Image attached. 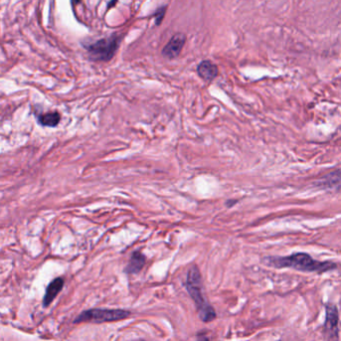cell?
<instances>
[{
    "label": "cell",
    "instance_id": "6da1fadb",
    "mask_svg": "<svg viewBox=\"0 0 341 341\" xmlns=\"http://www.w3.org/2000/svg\"><path fill=\"white\" fill-rule=\"evenodd\" d=\"M267 265L275 268H292L301 272H327L337 268L332 261H319L313 259L309 254L298 252L289 256H270L265 258Z\"/></svg>",
    "mask_w": 341,
    "mask_h": 341
},
{
    "label": "cell",
    "instance_id": "7a4b0ae2",
    "mask_svg": "<svg viewBox=\"0 0 341 341\" xmlns=\"http://www.w3.org/2000/svg\"><path fill=\"white\" fill-rule=\"evenodd\" d=\"M185 287L188 294L195 303L200 319L204 322H210L216 319L215 310L207 301L203 294L202 277L199 269L196 266H192L188 270Z\"/></svg>",
    "mask_w": 341,
    "mask_h": 341
},
{
    "label": "cell",
    "instance_id": "3957f363",
    "mask_svg": "<svg viewBox=\"0 0 341 341\" xmlns=\"http://www.w3.org/2000/svg\"><path fill=\"white\" fill-rule=\"evenodd\" d=\"M120 42L121 37L118 34H113L83 46L92 61H108L118 50Z\"/></svg>",
    "mask_w": 341,
    "mask_h": 341
},
{
    "label": "cell",
    "instance_id": "277c9868",
    "mask_svg": "<svg viewBox=\"0 0 341 341\" xmlns=\"http://www.w3.org/2000/svg\"><path fill=\"white\" fill-rule=\"evenodd\" d=\"M131 314L130 311L124 309H101L93 308L81 312L76 319L74 323L82 322H93V323H103V322H114L118 320L127 319Z\"/></svg>",
    "mask_w": 341,
    "mask_h": 341
},
{
    "label": "cell",
    "instance_id": "5b68a950",
    "mask_svg": "<svg viewBox=\"0 0 341 341\" xmlns=\"http://www.w3.org/2000/svg\"><path fill=\"white\" fill-rule=\"evenodd\" d=\"M325 322L323 326V336L326 341L339 340V313L337 307L332 304L325 305Z\"/></svg>",
    "mask_w": 341,
    "mask_h": 341
},
{
    "label": "cell",
    "instance_id": "8992f818",
    "mask_svg": "<svg viewBox=\"0 0 341 341\" xmlns=\"http://www.w3.org/2000/svg\"><path fill=\"white\" fill-rule=\"evenodd\" d=\"M185 42L186 36L183 33L174 34L167 42V44L163 47L162 55L168 59H173L177 57L180 54Z\"/></svg>",
    "mask_w": 341,
    "mask_h": 341
},
{
    "label": "cell",
    "instance_id": "52a82bcc",
    "mask_svg": "<svg viewBox=\"0 0 341 341\" xmlns=\"http://www.w3.org/2000/svg\"><path fill=\"white\" fill-rule=\"evenodd\" d=\"M64 285V281L62 277H57L53 279L47 286L46 291V295L43 297V306L48 307L55 297L59 294V292L62 290Z\"/></svg>",
    "mask_w": 341,
    "mask_h": 341
},
{
    "label": "cell",
    "instance_id": "ba28073f",
    "mask_svg": "<svg viewBox=\"0 0 341 341\" xmlns=\"http://www.w3.org/2000/svg\"><path fill=\"white\" fill-rule=\"evenodd\" d=\"M197 73L205 81H212L218 75V69L210 60H203L197 66Z\"/></svg>",
    "mask_w": 341,
    "mask_h": 341
},
{
    "label": "cell",
    "instance_id": "9c48e42d",
    "mask_svg": "<svg viewBox=\"0 0 341 341\" xmlns=\"http://www.w3.org/2000/svg\"><path fill=\"white\" fill-rule=\"evenodd\" d=\"M145 260H146V257L142 253H140L138 251L133 252L127 266L125 267V273H127V274H137V273L140 272L141 269L143 268L144 264H145Z\"/></svg>",
    "mask_w": 341,
    "mask_h": 341
},
{
    "label": "cell",
    "instance_id": "30bf717a",
    "mask_svg": "<svg viewBox=\"0 0 341 341\" xmlns=\"http://www.w3.org/2000/svg\"><path fill=\"white\" fill-rule=\"evenodd\" d=\"M61 119V115L57 111H52L48 113L41 114L38 118V122L42 126L47 127H56Z\"/></svg>",
    "mask_w": 341,
    "mask_h": 341
},
{
    "label": "cell",
    "instance_id": "8fae6325",
    "mask_svg": "<svg viewBox=\"0 0 341 341\" xmlns=\"http://www.w3.org/2000/svg\"><path fill=\"white\" fill-rule=\"evenodd\" d=\"M165 11H166V6H163V7H160L156 11V13L154 14L155 16V23L156 25H160L161 22H162V19H163V16L165 14Z\"/></svg>",
    "mask_w": 341,
    "mask_h": 341
},
{
    "label": "cell",
    "instance_id": "7c38bea8",
    "mask_svg": "<svg viewBox=\"0 0 341 341\" xmlns=\"http://www.w3.org/2000/svg\"><path fill=\"white\" fill-rule=\"evenodd\" d=\"M196 341H209V339H208V337L205 334H203V333H199L197 335V340Z\"/></svg>",
    "mask_w": 341,
    "mask_h": 341
},
{
    "label": "cell",
    "instance_id": "4fadbf2b",
    "mask_svg": "<svg viewBox=\"0 0 341 341\" xmlns=\"http://www.w3.org/2000/svg\"><path fill=\"white\" fill-rule=\"evenodd\" d=\"M114 4H116V2H110V3L108 4V7H110L111 5H114Z\"/></svg>",
    "mask_w": 341,
    "mask_h": 341
}]
</instances>
